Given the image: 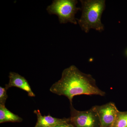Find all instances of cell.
Returning a JSON list of instances; mask_svg holds the SVG:
<instances>
[{
    "label": "cell",
    "mask_w": 127,
    "mask_h": 127,
    "mask_svg": "<svg viewBox=\"0 0 127 127\" xmlns=\"http://www.w3.org/2000/svg\"><path fill=\"white\" fill-rule=\"evenodd\" d=\"M7 91L5 88L0 87V105L5 106V103L8 97Z\"/></svg>",
    "instance_id": "10"
},
{
    "label": "cell",
    "mask_w": 127,
    "mask_h": 127,
    "mask_svg": "<svg viewBox=\"0 0 127 127\" xmlns=\"http://www.w3.org/2000/svg\"><path fill=\"white\" fill-rule=\"evenodd\" d=\"M82 14L77 19L81 29L86 33L91 29L99 32L104 30L101 18L106 7L104 0H81Z\"/></svg>",
    "instance_id": "2"
},
{
    "label": "cell",
    "mask_w": 127,
    "mask_h": 127,
    "mask_svg": "<svg viewBox=\"0 0 127 127\" xmlns=\"http://www.w3.org/2000/svg\"><path fill=\"white\" fill-rule=\"evenodd\" d=\"M50 91L57 95L65 96L70 104H72L73 97L77 95L103 96L106 94L105 92L98 88L92 75L82 72L73 65L64 70L61 79L53 84Z\"/></svg>",
    "instance_id": "1"
},
{
    "label": "cell",
    "mask_w": 127,
    "mask_h": 127,
    "mask_svg": "<svg viewBox=\"0 0 127 127\" xmlns=\"http://www.w3.org/2000/svg\"><path fill=\"white\" fill-rule=\"evenodd\" d=\"M34 113L37 117V122L34 127H52L59 124L70 122L69 118H58L50 115L42 116L39 110H35Z\"/></svg>",
    "instance_id": "7"
},
{
    "label": "cell",
    "mask_w": 127,
    "mask_h": 127,
    "mask_svg": "<svg viewBox=\"0 0 127 127\" xmlns=\"http://www.w3.org/2000/svg\"><path fill=\"white\" fill-rule=\"evenodd\" d=\"M77 3L76 0H54L47 7V11L50 15L57 16L61 24L70 23L77 25L75 15L80 9L77 7Z\"/></svg>",
    "instance_id": "3"
},
{
    "label": "cell",
    "mask_w": 127,
    "mask_h": 127,
    "mask_svg": "<svg viewBox=\"0 0 127 127\" xmlns=\"http://www.w3.org/2000/svg\"><path fill=\"white\" fill-rule=\"evenodd\" d=\"M52 127H74L70 122H66L59 124Z\"/></svg>",
    "instance_id": "11"
},
{
    "label": "cell",
    "mask_w": 127,
    "mask_h": 127,
    "mask_svg": "<svg viewBox=\"0 0 127 127\" xmlns=\"http://www.w3.org/2000/svg\"><path fill=\"white\" fill-rule=\"evenodd\" d=\"M9 83L6 84L5 87L7 90L12 87H16L26 92L30 97L35 96L28 82L24 77L17 73L10 72L9 73Z\"/></svg>",
    "instance_id": "6"
},
{
    "label": "cell",
    "mask_w": 127,
    "mask_h": 127,
    "mask_svg": "<svg viewBox=\"0 0 127 127\" xmlns=\"http://www.w3.org/2000/svg\"><path fill=\"white\" fill-rule=\"evenodd\" d=\"M70 123L74 127H101L99 116L95 107L85 111H79L70 104Z\"/></svg>",
    "instance_id": "4"
},
{
    "label": "cell",
    "mask_w": 127,
    "mask_h": 127,
    "mask_svg": "<svg viewBox=\"0 0 127 127\" xmlns=\"http://www.w3.org/2000/svg\"><path fill=\"white\" fill-rule=\"evenodd\" d=\"M99 116L101 127H113L119 110L114 103L94 106Z\"/></svg>",
    "instance_id": "5"
},
{
    "label": "cell",
    "mask_w": 127,
    "mask_h": 127,
    "mask_svg": "<svg viewBox=\"0 0 127 127\" xmlns=\"http://www.w3.org/2000/svg\"><path fill=\"white\" fill-rule=\"evenodd\" d=\"M23 121L22 118L17 115L12 113L5 107L0 105V123L21 122Z\"/></svg>",
    "instance_id": "8"
},
{
    "label": "cell",
    "mask_w": 127,
    "mask_h": 127,
    "mask_svg": "<svg viewBox=\"0 0 127 127\" xmlns=\"http://www.w3.org/2000/svg\"><path fill=\"white\" fill-rule=\"evenodd\" d=\"M113 127H127V111H119Z\"/></svg>",
    "instance_id": "9"
}]
</instances>
